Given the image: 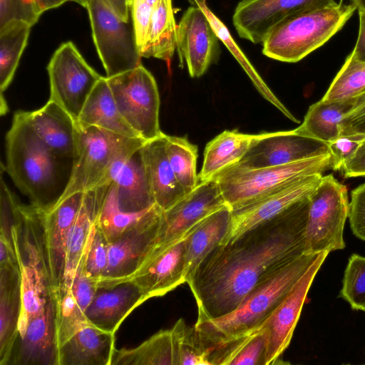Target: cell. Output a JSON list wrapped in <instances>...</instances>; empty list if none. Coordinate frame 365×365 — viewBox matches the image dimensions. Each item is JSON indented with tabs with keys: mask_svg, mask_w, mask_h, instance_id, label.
I'll return each mask as SVG.
<instances>
[{
	"mask_svg": "<svg viewBox=\"0 0 365 365\" xmlns=\"http://www.w3.org/2000/svg\"><path fill=\"white\" fill-rule=\"evenodd\" d=\"M309 197L205 257L187 283L197 306V320L232 312L263 280L307 253Z\"/></svg>",
	"mask_w": 365,
	"mask_h": 365,
	"instance_id": "6da1fadb",
	"label": "cell"
},
{
	"mask_svg": "<svg viewBox=\"0 0 365 365\" xmlns=\"http://www.w3.org/2000/svg\"><path fill=\"white\" fill-rule=\"evenodd\" d=\"M319 254H304L281 267L259 283L229 314L197 320L194 325L195 337L208 360L215 351L262 325Z\"/></svg>",
	"mask_w": 365,
	"mask_h": 365,
	"instance_id": "7a4b0ae2",
	"label": "cell"
},
{
	"mask_svg": "<svg viewBox=\"0 0 365 365\" xmlns=\"http://www.w3.org/2000/svg\"><path fill=\"white\" fill-rule=\"evenodd\" d=\"M8 173L31 205L44 211L54 202L51 196L56 184V157L33 129L27 111H16L6 135Z\"/></svg>",
	"mask_w": 365,
	"mask_h": 365,
	"instance_id": "3957f363",
	"label": "cell"
},
{
	"mask_svg": "<svg viewBox=\"0 0 365 365\" xmlns=\"http://www.w3.org/2000/svg\"><path fill=\"white\" fill-rule=\"evenodd\" d=\"M356 9L353 3L341 1L297 14L268 34L262 43V53L282 62H298L341 30Z\"/></svg>",
	"mask_w": 365,
	"mask_h": 365,
	"instance_id": "277c9868",
	"label": "cell"
},
{
	"mask_svg": "<svg viewBox=\"0 0 365 365\" xmlns=\"http://www.w3.org/2000/svg\"><path fill=\"white\" fill-rule=\"evenodd\" d=\"M76 125V150L71 175L58 200L110 182L108 174L111 168L131 156L148 141L141 138L118 135L78 121Z\"/></svg>",
	"mask_w": 365,
	"mask_h": 365,
	"instance_id": "5b68a950",
	"label": "cell"
},
{
	"mask_svg": "<svg viewBox=\"0 0 365 365\" xmlns=\"http://www.w3.org/2000/svg\"><path fill=\"white\" fill-rule=\"evenodd\" d=\"M331 154L287 165L249 168L238 164L227 168L214 179L231 209L273 192L309 175L332 170Z\"/></svg>",
	"mask_w": 365,
	"mask_h": 365,
	"instance_id": "8992f818",
	"label": "cell"
},
{
	"mask_svg": "<svg viewBox=\"0 0 365 365\" xmlns=\"http://www.w3.org/2000/svg\"><path fill=\"white\" fill-rule=\"evenodd\" d=\"M349 206L346 187L331 174L322 176L309 197L304 233L308 254L329 253L345 247L344 230Z\"/></svg>",
	"mask_w": 365,
	"mask_h": 365,
	"instance_id": "52a82bcc",
	"label": "cell"
},
{
	"mask_svg": "<svg viewBox=\"0 0 365 365\" xmlns=\"http://www.w3.org/2000/svg\"><path fill=\"white\" fill-rule=\"evenodd\" d=\"M86 9L93 43L106 78L142 64L132 23L123 20L107 0H89Z\"/></svg>",
	"mask_w": 365,
	"mask_h": 365,
	"instance_id": "ba28073f",
	"label": "cell"
},
{
	"mask_svg": "<svg viewBox=\"0 0 365 365\" xmlns=\"http://www.w3.org/2000/svg\"><path fill=\"white\" fill-rule=\"evenodd\" d=\"M107 81L120 114L140 138L148 141L163 134L158 86L143 64Z\"/></svg>",
	"mask_w": 365,
	"mask_h": 365,
	"instance_id": "9c48e42d",
	"label": "cell"
},
{
	"mask_svg": "<svg viewBox=\"0 0 365 365\" xmlns=\"http://www.w3.org/2000/svg\"><path fill=\"white\" fill-rule=\"evenodd\" d=\"M47 71L49 100L57 103L77 122L89 95L103 76L86 62L72 41L58 47Z\"/></svg>",
	"mask_w": 365,
	"mask_h": 365,
	"instance_id": "30bf717a",
	"label": "cell"
},
{
	"mask_svg": "<svg viewBox=\"0 0 365 365\" xmlns=\"http://www.w3.org/2000/svg\"><path fill=\"white\" fill-rule=\"evenodd\" d=\"M225 205L220 187L214 179L199 182L174 205L163 211L155 243L150 252L183 239L202 220Z\"/></svg>",
	"mask_w": 365,
	"mask_h": 365,
	"instance_id": "8fae6325",
	"label": "cell"
},
{
	"mask_svg": "<svg viewBox=\"0 0 365 365\" xmlns=\"http://www.w3.org/2000/svg\"><path fill=\"white\" fill-rule=\"evenodd\" d=\"M162 213L155 204L138 225L108 244V264L98 287L121 283L140 267L155 245Z\"/></svg>",
	"mask_w": 365,
	"mask_h": 365,
	"instance_id": "7c38bea8",
	"label": "cell"
},
{
	"mask_svg": "<svg viewBox=\"0 0 365 365\" xmlns=\"http://www.w3.org/2000/svg\"><path fill=\"white\" fill-rule=\"evenodd\" d=\"M322 174L302 177L260 198L231 209L227 232L220 245L236 240L245 232L271 220L308 198L319 185Z\"/></svg>",
	"mask_w": 365,
	"mask_h": 365,
	"instance_id": "4fadbf2b",
	"label": "cell"
},
{
	"mask_svg": "<svg viewBox=\"0 0 365 365\" xmlns=\"http://www.w3.org/2000/svg\"><path fill=\"white\" fill-rule=\"evenodd\" d=\"M336 4L334 0H241L235 9L232 22L240 38L262 43L272 31L289 17Z\"/></svg>",
	"mask_w": 365,
	"mask_h": 365,
	"instance_id": "5bb4252c",
	"label": "cell"
},
{
	"mask_svg": "<svg viewBox=\"0 0 365 365\" xmlns=\"http://www.w3.org/2000/svg\"><path fill=\"white\" fill-rule=\"evenodd\" d=\"M329 154L327 143L299 134L294 130L262 133L237 164L249 168H260Z\"/></svg>",
	"mask_w": 365,
	"mask_h": 365,
	"instance_id": "9a60e30c",
	"label": "cell"
},
{
	"mask_svg": "<svg viewBox=\"0 0 365 365\" xmlns=\"http://www.w3.org/2000/svg\"><path fill=\"white\" fill-rule=\"evenodd\" d=\"M219 38L204 11L192 5L183 13L176 32V50L189 75H204L220 54Z\"/></svg>",
	"mask_w": 365,
	"mask_h": 365,
	"instance_id": "2e32d148",
	"label": "cell"
},
{
	"mask_svg": "<svg viewBox=\"0 0 365 365\" xmlns=\"http://www.w3.org/2000/svg\"><path fill=\"white\" fill-rule=\"evenodd\" d=\"M328 255L327 252L318 255L287 297L264 322L268 334L267 365L276 364L289 345L309 290Z\"/></svg>",
	"mask_w": 365,
	"mask_h": 365,
	"instance_id": "e0dca14e",
	"label": "cell"
},
{
	"mask_svg": "<svg viewBox=\"0 0 365 365\" xmlns=\"http://www.w3.org/2000/svg\"><path fill=\"white\" fill-rule=\"evenodd\" d=\"M85 192L57 200L43 214L44 236L52 297L61 292L68 238Z\"/></svg>",
	"mask_w": 365,
	"mask_h": 365,
	"instance_id": "ac0fdd59",
	"label": "cell"
},
{
	"mask_svg": "<svg viewBox=\"0 0 365 365\" xmlns=\"http://www.w3.org/2000/svg\"><path fill=\"white\" fill-rule=\"evenodd\" d=\"M189 235L149 253L140 267L122 282H131L137 285L145 301L162 297L186 282L185 241Z\"/></svg>",
	"mask_w": 365,
	"mask_h": 365,
	"instance_id": "d6986e66",
	"label": "cell"
},
{
	"mask_svg": "<svg viewBox=\"0 0 365 365\" xmlns=\"http://www.w3.org/2000/svg\"><path fill=\"white\" fill-rule=\"evenodd\" d=\"M43 214L44 210L19 202L12 226V241L20 271L34 272L51 285Z\"/></svg>",
	"mask_w": 365,
	"mask_h": 365,
	"instance_id": "ffe728a7",
	"label": "cell"
},
{
	"mask_svg": "<svg viewBox=\"0 0 365 365\" xmlns=\"http://www.w3.org/2000/svg\"><path fill=\"white\" fill-rule=\"evenodd\" d=\"M55 304L51 298L43 311L31 319L17 336L8 365H58Z\"/></svg>",
	"mask_w": 365,
	"mask_h": 365,
	"instance_id": "44dd1931",
	"label": "cell"
},
{
	"mask_svg": "<svg viewBox=\"0 0 365 365\" xmlns=\"http://www.w3.org/2000/svg\"><path fill=\"white\" fill-rule=\"evenodd\" d=\"M145 302L139 287L131 282L99 287L85 314L91 324L115 334L124 319Z\"/></svg>",
	"mask_w": 365,
	"mask_h": 365,
	"instance_id": "7402d4cb",
	"label": "cell"
},
{
	"mask_svg": "<svg viewBox=\"0 0 365 365\" xmlns=\"http://www.w3.org/2000/svg\"><path fill=\"white\" fill-rule=\"evenodd\" d=\"M140 153L155 204L165 211L189 193L178 182L166 153V134L147 141Z\"/></svg>",
	"mask_w": 365,
	"mask_h": 365,
	"instance_id": "603a6c76",
	"label": "cell"
},
{
	"mask_svg": "<svg viewBox=\"0 0 365 365\" xmlns=\"http://www.w3.org/2000/svg\"><path fill=\"white\" fill-rule=\"evenodd\" d=\"M27 114L36 133L56 156L73 158L76 150L77 125L66 110L48 100L42 108L27 111Z\"/></svg>",
	"mask_w": 365,
	"mask_h": 365,
	"instance_id": "cb8c5ba5",
	"label": "cell"
},
{
	"mask_svg": "<svg viewBox=\"0 0 365 365\" xmlns=\"http://www.w3.org/2000/svg\"><path fill=\"white\" fill-rule=\"evenodd\" d=\"M110 182L85 192L81 207L68 238L61 291L71 287L78 266L92 237L98 212Z\"/></svg>",
	"mask_w": 365,
	"mask_h": 365,
	"instance_id": "d4e9b609",
	"label": "cell"
},
{
	"mask_svg": "<svg viewBox=\"0 0 365 365\" xmlns=\"http://www.w3.org/2000/svg\"><path fill=\"white\" fill-rule=\"evenodd\" d=\"M21 309L19 264L0 265V365H8L18 336Z\"/></svg>",
	"mask_w": 365,
	"mask_h": 365,
	"instance_id": "484cf974",
	"label": "cell"
},
{
	"mask_svg": "<svg viewBox=\"0 0 365 365\" xmlns=\"http://www.w3.org/2000/svg\"><path fill=\"white\" fill-rule=\"evenodd\" d=\"M115 334L91 323L58 349V365H111Z\"/></svg>",
	"mask_w": 365,
	"mask_h": 365,
	"instance_id": "4316f807",
	"label": "cell"
},
{
	"mask_svg": "<svg viewBox=\"0 0 365 365\" xmlns=\"http://www.w3.org/2000/svg\"><path fill=\"white\" fill-rule=\"evenodd\" d=\"M140 148L119 166L112 178L118 206L125 212H140L155 204Z\"/></svg>",
	"mask_w": 365,
	"mask_h": 365,
	"instance_id": "83f0119b",
	"label": "cell"
},
{
	"mask_svg": "<svg viewBox=\"0 0 365 365\" xmlns=\"http://www.w3.org/2000/svg\"><path fill=\"white\" fill-rule=\"evenodd\" d=\"M230 220L231 208L225 205L202 220L186 238V283L191 279L205 257L222 243Z\"/></svg>",
	"mask_w": 365,
	"mask_h": 365,
	"instance_id": "f1b7e54d",
	"label": "cell"
},
{
	"mask_svg": "<svg viewBox=\"0 0 365 365\" xmlns=\"http://www.w3.org/2000/svg\"><path fill=\"white\" fill-rule=\"evenodd\" d=\"M258 135L243 133L235 129L225 130L208 142L205 148L198 182L211 180L239 163Z\"/></svg>",
	"mask_w": 365,
	"mask_h": 365,
	"instance_id": "f546056e",
	"label": "cell"
},
{
	"mask_svg": "<svg viewBox=\"0 0 365 365\" xmlns=\"http://www.w3.org/2000/svg\"><path fill=\"white\" fill-rule=\"evenodd\" d=\"M179 334L174 325L133 349H115L111 365H179Z\"/></svg>",
	"mask_w": 365,
	"mask_h": 365,
	"instance_id": "4dcf8cb0",
	"label": "cell"
},
{
	"mask_svg": "<svg viewBox=\"0 0 365 365\" xmlns=\"http://www.w3.org/2000/svg\"><path fill=\"white\" fill-rule=\"evenodd\" d=\"M78 121L118 135L140 138L120 114L106 77H102L93 89Z\"/></svg>",
	"mask_w": 365,
	"mask_h": 365,
	"instance_id": "1f68e13d",
	"label": "cell"
},
{
	"mask_svg": "<svg viewBox=\"0 0 365 365\" xmlns=\"http://www.w3.org/2000/svg\"><path fill=\"white\" fill-rule=\"evenodd\" d=\"M355 98L332 101L321 99L309 107L302 123L294 130L329 144L340 135L341 123L352 108Z\"/></svg>",
	"mask_w": 365,
	"mask_h": 365,
	"instance_id": "d6a6232c",
	"label": "cell"
},
{
	"mask_svg": "<svg viewBox=\"0 0 365 365\" xmlns=\"http://www.w3.org/2000/svg\"><path fill=\"white\" fill-rule=\"evenodd\" d=\"M31 26L12 21L0 27V113L6 115L8 106L4 98L14 76L19 61L28 43Z\"/></svg>",
	"mask_w": 365,
	"mask_h": 365,
	"instance_id": "836d02e7",
	"label": "cell"
},
{
	"mask_svg": "<svg viewBox=\"0 0 365 365\" xmlns=\"http://www.w3.org/2000/svg\"><path fill=\"white\" fill-rule=\"evenodd\" d=\"M175 23L172 0H158L153 7L148 36L142 58L170 63L176 50Z\"/></svg>",
	"mask_w": 365,
	"mask_h": 365,
	"instance_id": "e575fe53",
	"label": "cell"
},
{
	"mask_svg": "<svg viewBox=\"0 0 365 365\" xmlns=\"http://www.w3.org/2000/svg\"><path fill=\"white\" fill-rule=\"evenodd\" d=\"M268 334L264 323L209 357L210 365H267Z\"/></svg>",
	"mask_w": 365,
	"mask_h": 365,
	"instance_id": "d590c367",
	"label": "cell"
},
{
	"mask_svg": "<svg viewBox=\"0 0 365 365\" xmlns=\"http://www.w3.org/2000/svg\"><path fill=\"white\" fill-rule=\"evenodd\" d=\"M204 11L207 16L210 24L214 29L220 41H221L229 49L235 59L238 61L246 73L250 77L255 87L258 92L275 106L285 117L294 123H299L291 112L284 106V104L277 98L271 89L267 86L257 71L250 63L245 55L242 52L240 48L236 45L232 37L231 36L227 28L224 25L220 19L207 7L205 1H201L196 4Z\"/></svg>",
	"mask_w": 365,
	"mask_h": 365,
	"instance_id": "8d00e7d4",
	"label": "cell"
},
{
	"mask_svg": "<svg viewBox=\"0 0 365 365\" xmlns=\"http://www.w3.org/2000/svg\"><path fill=\"white\" fill-rule=\"evenodd\" d=\"M154 205L137 212L122 211L118 206L115 187L111 182L98 212L96 225L109 244L138 225L148 215Z\"/></svg>",
	"mask_w": 365,
	"mask_h": 365,
	"instance_id": "74e56055",
	"label": "cell"
},
{
	"mask_svg": "<svg viewBox=\"0 0 365 365\" xmlns=\"http://www.w3.org/2000/svg\"><path fill=\"white\" fill-rule=\"evenodd\" d=\"M166 153L177 180L190 192L199 183L197 147L185 137L166 135Z\"/></svg>",
	"mask_w": 365,
	"mask_h": 365,
	"instance_id": "f35d334b",
	"label": "cell"
},
{
	"mask_svg": "<svg viewBox=\"0 0 365 365\" xmlns=\"http://www.w3.org/2000/svg\"><path fill=\"white\" fill-rule=\"evenodd\" d=\"M55 304V328L58 349L85 326L90 324L78 304L71 289L53 296Z\"/></svg>",
	"mask_w": 365,
	"mask_h": 365,
	"instance_id": "ab89813d",
	"label": "cell"
},
{
	"mask_svg": "<svg viewBox=\"0 0 365 365\" xmlns=\"http://www.w3.org/2000/svg\"><path fill=\"white\" fill-rule=\"evenodd\" d=\"M365 91V62L354 59L350 54L322 98L324 101L355 98Z\"/></svg>",
	"mask_w": 365,
	"mask_h": 365,
	"instance_id": "60d3db41",
	"label": "cell"
},
{
	"mask_svg": "<svg viewBox=\"0 0 365 365\" xmlns=\"http://www.w3.org/2000/svg\"><path fill=\"white\" fill-rule=\"evenodd\" d=\"M339 297L352 309L365 312V257L358 254L349 257Z\"/></svg>",
	"mask_w": 365,
	"mask_h": 365,
	"instance_id": "b9f144b4",
	"label": "cell"
},
{
	"mask_svg": "<svg viewBox=\"0 0 365 365\" xmlns=\"http://www.w3.org/2000/svg\"><path fill=\"white\" fill-rule=\"evenodd\" d=\"M175 326L179 334V365H210L207 355L197 343L194 327H188L182 319Z\"/></svg>",
	"mask_w": 365,
	"mask_h": 365,
	"instance_id": "7bdbcfd3",
	"label": "cell"
},
{
	"mask_svg": "<svg viewBox=\"0 0 365 365\" xmlns=\"http://www.w3.org/2000/svg\"><path fill=\"white\" fill-rule=\"evenodd\" d=\"M42 14L35 0H0V27L12 21L33 26Z\"/></svg>",
	"mask_w": 365,
	"mask_h": 365,
	"instance_id": "ee69618b",
	"label": "cell"
},
{
	"mask_svg": "<svg viewBox=\"0 0 365 365\" xmlns=\"http://www.w3.org/2000/svg\"><path fill=\"white\" fill-rule=\"evenodd\" d=\"M108 242L102 231L95 224L93 233L84 255L87 272L99 281L108 264Z\"/></svg>",
	"mask_w": 365,
	"mask_h": 365,
	"instance_id": "f6af8a7d",
	"label": "cell"
},
{
	"mask_svg": "<svg viewBox=\"0 0 365 365\" xmlns=\"http://www.w3.org/2000/svg\"><path fill=\"white\" fill-rule=\"evenodd\" d=\"M153 7L146 0H129L130 16L140 56L147 41Z\"/></svg>",
	"mask_w": 365,
	"mask_h": 365,
	"instance_id": "bcb514c9",
	"label": "cell"
},
{
	"mask_svg": "<svg viewBox=\"0 0 365 365\" xmlns=\"http://www.w3.org/2000/svg\"><path fill=\"white\" fill-rule=\"evenodd\" d=\"M71 289L78 304L85 312L98 289V280L87 272L84 255L78 266Z\"/></svg>",
	"mask_w": 365,
	"mask_h": 365,
	"instance_id": "7dc6e473",
	"label": "cell"
},
{
	"mask_svg": "<svg viewBox=\"0 0 365 365\" xmlns=\"http://www.w3.org/2000/svg\"><path fill=\"white\" fill-rule=\"evenodd\" d=\"M365 136L361 135H341L329 145L333 160L334 170H341L344 164L356 153Z\"/></svg>",
	"mask_w": 365,
	"mask_h": 365,
	"instance_id": "c3c4849f",
	"label": "cell"
},
{
	"mask_svg": "<svg viewBox=\"0 0 365 365\" xmlns=\"http://www.w3.org/2000/svg\"><path fill=\"white\" fill-rule=\"evenodd\" d=\"M348 218L353 234L365 242V182L351 192Z\"/></svg>",
	"mask_w": 365,
	"mask_h": 365,
	"instance_id": "681fc988",
	"label": "cell"
},
{
	"mask_svg": "<svg viewBox=\"0 0 365 365\" xmlns=\"http://www.w3.org/2000/svg\"><path fill=\"white\" fill-rule=\"evenodd\" d=\"M341 135L365 136V91L356 97L352 108L343 118Z\"/></svg>",
	"mask_w": 365,
	"mask_h": 365,
	"instance_id": "f907efd6",
	"label": "cell"
},
{
	"mask_svg": "<svg viewBox=\"0 0 365 365\" xmlns=\"http://www.w3.org/2000/svg\"><path fill=\"white\" fill-rule=\"evenodd\" d=\"M344 178L365 176V140L354 156L341 168Z\"/></svg>",
	"mask_w": 365,
	"mask_h": 365,
	"instance_id": "816d5d0a",
	"label": "cell"
},
{
	"mask_svg": "<svg viewBox=\"0 0 365 365\" xmlns=\"http://www.w3.org/2000/svg\"><path fill=\"white\" fill-rule=\"evenodd\" d=\"M359 28L357 41L350 56L358 61L365 62V11L358 9Z\"/></svg>",
	"mask_w": 365,
	"mask_h": 365,
	"instance_id": "f5cc1de1",
	"label": "cell"
},
{
	"mask_svg": "<svg viewBox=\"0 0 365 365\" xmlns=\"http://www.w3.org/2000/svg\"><path fill=\"white\" fill-rule=\"evenodd\" d=\"M115 13L125 21H130L129 0H107Z\"/></svg>",
	"mask_w": 365,
	"mask_h": 365,
	"instance_id": "db71d44e",
	"label": "cell"
},
{
	"mask_svg": "<svg viewBox=\"0 0 365 365\" xmlns=\"http://www.w3.org/2000/svg\"><path fill=\"white\" fill-rule=\"evenodd\" d=\"M68 1L71 0H35L37 6L43 13L46 11L59 7Z\"/></svg>",
	"mask_w": 365,
	"mask_h": 365,
	"instance_id": "11a10c76",
	"label": "cell"
},
{
	"mask_svg": "<svg viewBox=\"0 0 365 365\" xmlns=\"http://www.w3.org/2000/svg\"><path fill=\"white\" fill-rule=\"evenodd\" d=\"M357 8L365 11V0H351Z\"/></svg>",
	"mask_w": 365,
	"mask_h": 365,
	"instance_id": "9f6ffc18",
	"label": "cell"
},
{
	"mask_svg": "<svg viewBox=\"0 0 365 365\" xmlns=\"http://www.w3.org/2000/svg\"><path fill=\"white\" fill-rule=\"evenodd\" d=\"M71 1L78 4L81 6H83V7L86 9L87 6H88V1L89 0H71Z\"/></svg>",
	"mask_w": 365,
	"mask_h": 365,
	"instance_id": "6f0895ef",
	"label": "cell"
},
{
	"mask_svg": "<svg viewBox=\"0 0 365 365\" xmlns=\"http://www.w3.org/2000/svg\"><path fill=\"white\" fill-rule=\"evenodd\" d=\"M148 4L151 6H155L158 0H146Z\"/></svg>",
	"mask_w": 365,
	"mask_h": 365,
	"instance_id": "680465c9",
	"label": "cell"
},
{
	"mask_svg": "<svg viewBox=\"0 0 365 365\" xmlns=\"http://www.w3.org/2000/svg\"><path fill=\"white\" fill-rule=\"evenodd\" d=\"M192 5H196L197 3L205 1V0H188Z\"/></svg>",
	"mask_w": 365,
	"mask_h": 365,
	"instance_id": "91938a15",
	"label": "cell"
}]
</instances>
